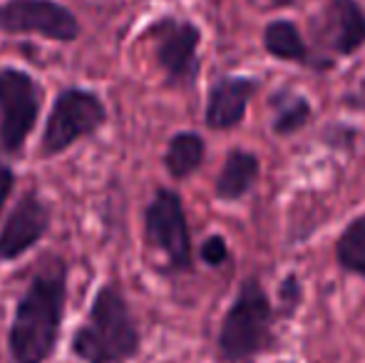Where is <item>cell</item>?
<instances>
[{"mask_svg": "<svg viewBox=\"0 0 365 363\" xmlns=\"http://www.w3.org/2000/svg\"><path fill=\"white\" fill-rule=\"evenodd\" d=\"M68 299V264L48 254L15 304L8 331L13 363H45L60 339Z\"/></svg>", "mask_w": 365, "mask_h": 363, "instance_id": "1", "label": "cell"}, {"mask_svg": "<svg viewBox=\"0 0 365 363\" xmlns=\"http://www.w3.org/2000/svg\"><path fill=\"white\" fill-rule=\"evenodd\" d=\"M140 329L125 294L105 284L92 299L87 319L75 331L70 351L85 363H127L140 354Z\"/></svg>", "mask_w": 365, "mask_h": 363, "instance_id": "2", "label": "cell"}, {"mask_svg": "<svg viewBox=\"0 0 365 363\" xmlns=\"http://www.w3.org/2000/svg\"><path fill=\"white\" fill-rule=\"evenodd\" d=\"M274 309L264 286L256 279H246L239 286L236 301L226 311L219 331V351L229 361H244L266 349L271 341Z\"/></svg>", "mask_w": 365, "mask_h": 363, "instance_id": "3", "label": "cell"}, {"mask_svg": "<svg viewBox=\"0 0 365 363\" xmlns=\"http://www.w3.org/2000/svg\"><path fill=\"white\" fill-rule=\"evenodd\" d=\"M107 122V107L100 95L92 90L70 88L55 97V105L48 115L40 140L43 157H55L80 142L82 137H90Z\"/></svg>", "mask_w": 365, "mask_h": 363, "instance_id": "4", "label": "cell"}, {"mask_svg": "<svg viewBox=\"0 0 365 363\" xmlns=\"http://www.w3.org/2000/svg\"><path fill=\"white\" fill-rule=\"evenodd\" d=\"M43 92L25 70H0V155H18L40 117Z\"/></svg>", "mask_w": 365, "mask_h": 363, "instance_id": "5", "label": "cell"}, {"mask_svg": "<svg viewBox=\"0 0 365 363\" xmlns=\"http://www.w3.org/2000/svg\"><path fill=\"white\" fill-rule=\"evenodd\" d=\"M145 237L167 257L172 272L192 269V234L182 197L174 189L159 187L145 209Z\"/></svg>", "mask_w": 365, "mask_h": 363, "instance_id": "6", "label": "cell"}, {"mask_svg": "<svg viewBox=\"0 0 365 363\" xmlns=\"http://www.w3.org/2000/svg\"><path fill=\"white\" fill-rule=\"evenodd\" d=\"M145 38H152L154 58L172 85H192L199 75V45L202 30L194 23L174 15H164L145 30Z\"/></svg>", "mask_w": 365, "mask_h": 363, "instance_id": "7", "label": "cell"}, {"mask_svg": "<svg viewBox=\"0 0 365 363\" xmlns=\"http://www.w3.org/2000/svg\"><path fill=\"white\" fill-rule=\"evenodd\" d=\"M0 30L8 35L35 33L58 43H75L80 23L58 0H5L0 3Z\"/></svg>", "mask_w": 365, "mask_h": 363, "instance_id": "8", "label": "cell"}, {"mask_svg": "<svg viewBox=\"0 0 365 363\" xmlns=\"http://www.w3.org/2000/svg\"><path fill=\"white\" fill-rule=\"evenodd\" d=\"M50 207L43 202L38 189L25 192L0 229V259L13 262L33 249L50 229Z\"/></svg>", "mask_w": 365, "mask_h": 363, "instance_id": "9", "label": "cell"}, {"mask_svg": "<svg viewBox=\"0 0 365 363\" xmlns=\"http://www.w3.org/2000/svg\"><path fill=\"white\" fill-rule=\"evenodd\" d=\"M256 90H259V83L254 78L221 75L209 90L207 110H204V122L209 130H231L241 125Z\"/></svg>", "mask_w": 365, "mask_h": 363, "instance_id": "10", "label": "cell"}, {"mask_svg": "<svg viewBox=\"0 0 365 363\" xmlns=\"http://www.w3.org/2000/svg\"><path fill=\"white\" fill-rule=\"evenodd\" d=\"M318 43L333 55H353L365 45V10L356 0H326Z\"/></svg>", "mask_w": 365, "mask_h": 363, "instance_id": "11", "label": "cell"}, {"mask_svg": "<svg viewBox=\"0 0 365 363\" xmlns=\"http://www.w3.org/2000/svg\"><path fill=\"white\" fill-rule=\"evenodd\" d=\"M261 175V162L249 150H231L224 160L214 192L221 202H236L256 184Z\"/></svg>", "mask_w": 365, "mask_h": 363, "instance_id": "12", "label": "cell"}, {"mask_svg": "<svg viewBox=\"0 0 365 363\" xmlns=\"http://www.w3.org/2000/svg\"><path fill=\"white\" fill-rule=\"evenodd\" d=\"M264 48L269 55L284 63L313 65L311 50L303 43L301 30L291 20H271L264 28Z\"/></svg>", "mask_w": 365, "mask_h": 363, "instance_id": "13", "label": "cell"}, {"mask_svg": "<svg viewBox=\"0 0 365 363\" xmlns=\"http://www.w3.org/2000/svg\"><path fill=\"white\" fill-rule=\"evenodd\" d=\"M204 155H207V145L204 137L197 132H177L169 140L167 152H164V167L174 180H187L189 175L202 167Z\"/></svg>", "mask_w": 365, "mask_h": 363, "instance_id": "14", "label": "cell"}, {"mask_svg": "<svg viewBox=\"0 0 365 363\" xmlns=\"http://www.w3.org/2000/svg\"><path fill=\"white\" fill-rule=\"evenodd\" d=\"M271 105L276 107L274 115V132L281 137L298 132L311 117V102L306 95H296V92H276Z\"/></svg>", "mask_w": 365, "mask_h": 363, "instance_id": "15", "label": "cell"}, {"mask_svg": "<svg viewBox=\"0 0 365 363\" xmlns=\"http://www.w3.org/2000/svg\"><path fill=\"white\" fill-rule=\"evenodd\" d=\"M336 257L343 269L365 276V214L356 217L338 237Z\"/></svg>", "mask_w": 365, "mask_h": 363, "instance_id": "16", "label": "cell"}, {"mask_svg": "<svg viewBox=\"0 0 365 363\" xmlns=\"http://www.w3.org/2000/svg\"><path fill=\"white\" fill-rule=\"evenodd\" d=\"M199 257H202V262L209 264V267H221V264L229 259V244L224 242V237L212 234V237L202 244V249H199Z\"/></svg>", "mask_w": 365, "mask_h": 363, "instance_id": "17", "label": "cell"}, {"mask_svg": "<svg viewBox=\"0 0 365 363\" xmlns=\"http://www.w3.org/2000/svg\"><path fill=\"white\" fill-rule=\"evenodd\" d=\"M13 187H15V172L10 170L5 162H0V212H3V207H5V202H8Z\"/></svg>", "mask_w": 365, "mask_h": 363, "instance_id": "18", "label": "cell"}]
</instances>
